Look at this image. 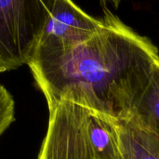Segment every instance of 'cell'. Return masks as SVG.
I'll return each instance as SVG.
<instances>
[{
	"instance_id": "cell-1",
	"label": "cell",
	"mask_w": 159,
	"mask_h": 159,
	"mask_svg": "<svg viewBox=\"0 0 159 159\" xmlns=\"http://www.w3.org/2000/svg\"><path fill=\"white\" fill-rule=\"evenodd\" d=\"M103 26L73 48L34 52L28 66L48 111L68 100L118 117L129 115L159 61L154 43L107 7Z\"/></svg>"
},
{
	"instance_id": "cell-2",
	"label": "cell",
	"mask_w": 159,
	"mask_h": 159,
	"mask_svg": "<svg viewBox=\"0 0 159 159\" xmlns=\"http://www.w3.org/2000/svg\"><path fill=\"white\" fill-rule=\"evenodd\" d=\"M48 114L37 159H118V116L68 100Z\"/></svg>"
},
{
	"instance_id": "cell-3",
	"label": "cell",
	"mask_w": 159,
	"mask_h": 159,
	"mask_svg": "<svg viewBox=\"0 0 159 159\" xmlns=\"http://www.w3.org/2000/svg\"><path fill=\"white\" fill-rule=\"evenodd\" d=\"M55 0H0V73L28 64Z\"/></svg>"
},
{
	"instance_id": "cell-4",
	"label": "cell",
	"mask_w": 159,
	"mask_h": 159,
	"mask_svg": "<svg viewBox=\"0 0 159 159\" xmlns=\"http://www.w3.org/2000/svg\"><path fill=\"white\" fill-rule=\"evenodd\" d=\"M102 26V18L90 16L73 0H55L34 52L73 48L89 39Z\"/></svg>"
},
{
	"instance_id": "cell-5",
	"label": "cell",
	"mask_w": 159,
	"mask_h": 159,
	"mask_svg": "<svg viewBox=\"0 0 159 159\" xmlns=\"http://www.w3.org/2000/svg\"><path fill=\"white\" fill-rule=\"evenodd\" d=\"M118 159H159V137L134 116L119 117Z\"/></svg>"
},
{
	"instance_id": "cell-6",
	"label": "cell",
	"mask_w": 159,
	"mask_h": 159,
	"mask_svg": "<svg viewBox=\"0 0 159 159\" xmlns=\"http://www.w3.org/2000/svg\"><path fill=\"white\" fill-rule=\"evenodd\" d=\"M129 116H134L159 137V61L145 86L136 97Z\"/></svg>"
},
{
	"instance_id": "cell-7",
	"label": "cell",
	"mask_w": 159,
	"mask_h": 159,
	"mask_svg": "<svg viewBox=\"0 0 159 159\" xmlns=\"http://www.w3.org/2000/svg\"><path fill=\"white\" fill-rule=\"evenodd\" d=\"M15 120V102L7 89L0 84V137Z\"/></svg>"
},
{
	"instance_id": "cell-8",
	"label": "cell",
	"mask_w": 159,
	"mask_h": 159,
	"mask_svg": "<svg viewBox=\"0 0 159 159\" xmlns=\"http://www.w3.org/2000/svg\"><path fill=\"white\" fill-rule=\"evenodd\" d=\"M121 1H122V0H100V2H101L102 7H107V4L112 5V6L115 7H118V6L120 5Z\"/></svg>"
}]
</instances>
